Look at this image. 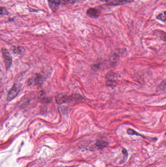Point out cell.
Instances as JSON below:
<instances>
[{"label":"cell","mask_w":166,"mask_h":167,"mask_svg":"<svg viewBox=\"0 0 166 167\" xmlns=\"http://www.w3.org/2000/svg\"><path fill=\"white\" fill-rule=\"evenodd\" d=\"M2 54H3L6 69H7V70H8L11 67L12 65V63L11 54L9 53V51L7 49L5 48H2Z\"/></svg>","instance_id":"3957f363"},{"label":"cell","mask_w":166,"mask_h":167,"mask_svg":"<svg viewBox=\"0 0 166 167\" xmlns=\"http://www.w3.org/2000/svg\"><path fill=\"white\" fill-rule=\"evenodd\" d=\"M8 14V12L7 11L6 8H1V15H5Z\"/></svg>","instance_id":"2e32d148"},{"label":"cell","mask_w":166,"mask_h":167,"mask_svg":"<svg viewBox=\"0 0 166 167\" xmlns=\"http://www.w3.org/2000/svg\"><path fill=\"white\" fill-rule=\"evenodd\" d=\"M62 4V0H48L49 7L53 11H57Z\"/></svg>","instance_id":"9c48e42d"},{"label":"cell","mask_w":166,"mask_h":167,"mask_svg":"<svg viewBox=\"0 0 166 167\" xmlns=\"http://www.w3.org/2000/svg\"><path fill=\"white\" fill-rule=\"evenodd\" d=\"M165 135H166V134H165Z\"/></svg>","instance_id":"e0dca14e"},{"label":"cell","mask_w":166,"mask_h":167,"mask_svg":"<svg viewBox=\"0 0 166 167\" xmlns=\"http://www.w3.org/2000/svg\"><path fill=\"white\" fill-rule=\"evenodd\" d=\"M134 0H106V4L110 6H118L131 3Z\"/></svg>","instance_id":"5b68a950"},{"label":"cell","mask_w":166,"mask_h":167,"mask_svg":"<svg viewBox=\"0 0 166 167\" xmlns=\"http://www.w3.org/2000/svg\"><path fill=\"white\" fill-rule=\"evenodd\" d=\"M125 51H124V49H119L112 52L110 56V63L112 66H115L117 65L120 56L123 55Z\"/></svg>","instance_id":"7a4b0ae2"},{"label":"cell","mask_w":166,"mask_h":167,"mask_svg":"<svg viewBox=\"0 0 166 167\" xmlns=\"http://www.w3.org/2000/svg\"><path fill=\"white\" fill-rule=\"evenodd\" d=\"M108 146V143L105 141H101V140H98L95 142V143L92 146L90 147L89 150H95L99 149L106 147Z\"/></svg>","instance_id":"8992f818"},{"label":"cell","mask_w":166,"mask_h":167,"mask_svg":"<svg viewBox=\"0 0 166 167\" xmlns=\"http://www.w3.org/2000/svg\"></svg>","instance_id":"ac0fdd59"},{"label":"cell","mask_w":166,"mask_h":167,"mask_svg":"<svg viewBox=\"0 0 166 167\" xmlns=\"http://www.w3.org/2000/svg\"><path fill=\"white\" fill-rule=\"evenodd\" d=\"M127 133L129 135H136V136H140L141 137H144L143 135H142L140 134H138L136 131H134L133 129L131 128H128L127 131Z\"/></svg>","instance_id":"5bb4252c"},{"label":"cell","mask_w":166,"mask_h":167,"mask_svg":"<svg viewBox=\"0 0 166 167\" xmlns=\"http://www.w3.org/2000/svg\"><path fill=\"white\" fill-rule=\"evenodd\" d=\"M166 90V79L164 80L157 87L156 89L157 92H160Z\"/></svg>","instance_id":"7c38bea8"},{"label":"cell","mask_w":166,"mask_h":167,"mask_svg":"<svg viewBox=\"0 0 166 167\" xmlns=\"http://www.w3.org/2000/svg\"><path fill=\"white\" fill-rule=\"evenodd\" d=\"M20 91V87L19 85H18L16 84H14L11 89V91H9V92L8 93V97H7L8 100L11 101L15 97H16L17 95L18 94Z\"/></svg>","instance_id":"277c9868"},{"label":"cell","mask_w":166,"mask_h":167,"mask_svg":"<svg viewBox=\"0 0 166 167\" xmlns=\"http://www.w3.org/2000/svg\"><path fill=\"white\" fill-rule=\"evenodd\" d=\"M55 99L57 104H62L70 100V97L67 96L66 95L61 94L58 95L56 97Z\"/></svg>","instance_id":"30bf717a"},{"label":"cell","mask_w":166,"mask_h":167,"mask_svg":"<svg viewBox=\"0 0 166 167\" xmlns=\"http://www.w3.org/2000/svg\"><path fill=\"white\" fill-rule=\"evenodd\" d=\"M154 34L160 38L162 40L166 42V32L160 30H156L154 31Z\"/></svg>","instance_id":"8fae6325"},{"label":"cell","mask_w":166,"mask_h":167,"mask_svg":"<svg viewBox=\"0 0 166 167\" xmlns=\"http://www.w3.org/2000/svg\"><path fill=\"white\" fill-rule=\"evenodd\" d=\"M122 153L123 154L124 157L122 160L121 161V164L125 163V162L127 160L128 158V156H129V154H128V153L127 150L125 148H122Z\"/></svg>","instance_id":"4fadbf2b"},{"label":"cell","mask_w":166,"mask_h":167,"mask_svg":"<svg viewBox=\"0 0 166 167\" xmlns=\"http://www.w3.org/2000/svg\"><path fill=\"white\" fill-rule=\"evenodd\" d=\"M43 81V76L40 74H35L32 78L30 79L29 81V85H32L41 84Z\"/></svg>","instance_id":"52a82bcc"},{"label":"cell","mask_w":166,"mask_h":167,"mask_svg":"<svg viewBox=\"0 0 166 167\" xmlns=\"http://www.w3.org/2000/svg\"><path fill=\"white\" fill-rule=\"evenodd\" d=\"M101 11L98 9L90 8L87 11L86 14L91 18L97 19L101 14Z\"/></svg>","instance_id":"ba28073f"},{"label":"cell","mask_w":166,"mask_h":167,"mask_svg":"<svg viewBox=\"0 0 166 167\" xmlns=\"http://www.w3.org/2000/svg\"><path fill=\"white\" fill-rule=\"evenodd\" d=\"M157 19L160 21H163V22H166V11L164 12L163 13L160 14L158 15L157 16Z\"/></svg>","instance_id":"9a60e30c"},{"label":"cell","mask_w":166,"mask_h":167,"mask_svg":"<svg viewBox=\"0 0 166 167\" xmlns=\"http://www.w3.org/2000/svg\"><path fill=\"white\" fill-rule=\"evenodd\" d=\"M117 75L113 71H110L106 76V84L107 87L114 88L117 84Z\"/></svg>","instance_id":"6da1fadb"}]
</instances>
